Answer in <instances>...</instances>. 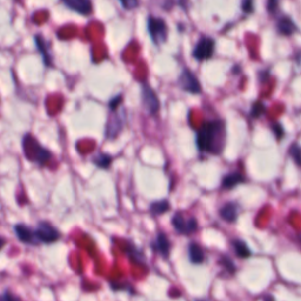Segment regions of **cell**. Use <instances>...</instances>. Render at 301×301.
Listing matches in <instances>:
<instances>
[{
	"instance_id": "21",
	"label": "cell",
	"mask_w": 301,
	"mask_h": 301,
	"mask_svg": "<svg viewBox=\"0 0 301 301\" xmlns=\"http://www.w3.org/2000/svg\"><path fill=\"white\" fill-rule=\"evenodd\" d=\"M290 155L292 156L297 165L301 166V147L298 144H293L290 147Z\"/></svg>"
},
{
	"instance_id": "30",
	"label": "cell",
	"mask_w": 301,
	"mask_h": 301,
	"mask_svg": "<svg viewBox=\"0 0 301 301\" xmlns=\"http://www.w3.org/2000/svg\"><path fill=\"white\" fill-rule=\"evenodd\" d=\"M299 241H300V242H301V234H300V235H299Z\"/></svg>"
},
{
	"instance_id": "19",
	"label": "cell",
	"mask_w": 301,
	"mask_h": 301,
	"mask_svg": "<svg viewBox=\"0 0 301 301\" xmlns=\"http://www.w3.org/2000/svg\"><path fill=\"white\" fill-rule=\"evenodd\" d=\"M93 162L98 167L100 168H107L108 166L111 165L112 162V158L108 154H105V153H100L97 156L93 158Z\"/></svg>"
},
{
	"instance_id": "8",
	"label": "cell",
	"mask_w": 301,
	"mask_h": 301,
	"mask_svg": "<svg viewBox=\"0 0 301 301\" xmlns=\"http://www.w3.org/2000/svg\"><path fill=\"white\" fill-rule=\"evenodd\" d=\"M213 51H214V40L208 37H203L199 41H198V44L195 45L193 50V57L194 59L199 60V62L205 59H210V58L212 57Z\"/></svg>"
},
{
	"instance_id": "27",
	"label": "cell",
	"mask_w": 301,
	"mask_h": 301,
	"mask_svg": "<svg viewBox=\"0 0 301 301\" xmlns=\"http://www.w3.org/2000/svg\"><path fill=\"white\" fill-rule=\"evenodd\" d=\"M253 2L252 1H244L242 2V11L245 13H252L253 12Z\"/></svg>"
},
{
	"instance_id": "26",
	"label": "cell",
	"mask_w": 301,
	"mask_h": 301,
	"mask_svg": "<svg viewBox=\"0 0 301 301\" xmlns=\"http://www.w3.org/2000/svg\"><path fill=\"white\" fill-rule=\"evenodd\" d=\"M121 5H123V7H125V9H133L134 7H137L138 5H139V2L138 1H127V0H121Z\"/></svg>"
},
{
	"instance_id": "5",
	"label": "cell",
	"mask_w": 301,
	"mask_h": 301,
	"mask_svg": "<svg viewBox=\"0 0 301 301\" xmlns=\"http://www.w3.org/2000/svg\"><path fill=\"white\" fill-rule=\"evenodd\" d=\"M178 84L180 86L181 89H184V91L186 92H190V93L199 94L201 92V86L199 80H198L197 76L193 75V72L187 69H185L180 75V76H179Z\"/></svg>"
},
{
	"instance_id": "3",
	"label": "cell",
	"mask_w": 301,
	"mask_h": 301,
	"mask_svg": "<svg viewBox=\"0 0 301 301\" xmlns=\"http://www.w3.org/2000/svg\"><path fill=\"white\" fill-rule=\"evenodd\" d=\"M147 30L153 43L155 45L164 44L167 40V25L164 19L150 15L147 19Z\"/></svg>"
},
{
	"instance_id": "25",
	"label": "cell",
	"mask_w": 301,
	"mask_h": 301,
	"mask_svg": "<svg viewBox=\"0 0 301 301\" xmlns=\"http://www.w3.org/2000/svg\"><path fill=\"white\" fill-rule=\"evenodd\" d=\"M1 301H20L17 297L13 296L9 291H5L1 296Z\"/></svg>"
},
{
	"instance_id": "17",
	"label": "cell",
	"mask_w": 301,
	"mask_h": 301,
	"mask_svg": "<svg viewBox=\"0 0 301 301\" xmlns=\"http://www.w3.org/2000/svg\"><path fill=\"white\" fill-rule=\"evenodd\" d=\"M233 248H234L236 255L239 258L245 259L251 257V249L248 248V246L242 240H234L233 241Z\"/></svg>"
},
{
	"instance_id": "2",
	"label": "cell",
	"mask_w": 301,
	"mask_h": 301,
	"mask_svg": "<svg viewBox=\"0 0 301 301\" xmlns=\"http://www.w3.org/2000/svg\"><path fill=\"white\" fill-rule=\"evenodd\" d=\"M22 147H24L25 156H26L30 161L37 162V164L41 166L47 164V162L50 161V159L52 158V154L50 153V150L44 149L32 136H26L24 138Z\"/></svg>"
},
{
	"instance_id": "24",
	"label": "cell",
	"mask_w": 301,
	"mask_h": 301,
	"mask_svg": "<svg viewBox=\"0 0 301 301\" xmlns=\"http://www.w3.org/2000/svg\"><path fill=\"white\" fill-rule=\"evenodd\" d=\"M272 129H273L275 137H277L278 139H281V138H283V136H284V129H283V126H281V125L279 123H275L273 125V126H272Z\"/></svg>"
},
{
	"instance_id": "9",
	"label": "cell",
	"mask_w": 301,
	"mask_h": 301,
	"mask_svg": "<svg viewBox=\"0 0 301 301\" xmlns=\"http://www.w3.org/2000/svg\"><path fill=\"white\" fill-rule=\"evenodd\" d=\"M14 232L15 234H17L18 239L20 240L21 242H24V244H37L38 239L36 233L31 228H28L26 225H24V224H17V225L14 226Z\"/></svg>"
},
{
	"instance_id": "23",
	"label": "cell",
	"mask_w": 301,
	"mask_h": 301,
	"mask_svg": "<svg viewBox=\"0 0 301 301\" xmlns=\"http://www.w3.org/2000/svg\"><path fill=\"white\" fill-rule=\"evenodd\" d=\"M223 264L224 267L226 268L227 271L230 272V273H234L235 272V266L234 264H233V261L230 260V259L228 257H223L222 258V261H220Z\"/></svg>"
},
{
	"instance_id": "29",
	"label": "cell",
	"mask_w": 301,
	"mask_h": 301,
	"mask_svg": "<svg viewBox=\"0 0 301 301\" xmlns=\"http://www.w3.org/2000/svg\"><path fill=\"white\" fill-rule=\"evenodd\" d=\"M278 8V2L277 1H268L267 2V11L270 13H274Z\"/></svg>"
},
{
	"instance_id": "16",
	"label": "cell",
	"mask_w": 301,
	"mask_h": 301,
	"mask_svg": "<svg viewBox=\"0 0 301 301\" xmlns=\"http://www.w3.org/2000/svg\"><path fill=\"white\" fill-rule=\"evenodd\" d=\"M34 40H36L37 44V49L39 50V52L41 53V56L44 58V62L47 66H52V59H51V56L49 53V49L46 47V43L43 40V38L39 34L34 36Z\"/></svg>"
},
{
	"instance_id": "12",
	"label": "cell",
	"mask_w": 301,
	"mask_h": 301,
	"mask_svg": "<svg viewBox=\"0 0 301 301\" xmlns=\"http://www.w3.org/2000/svg\"><path fill=\"white\" fill-rule=\"evenodd\" d=\"M220 217L228 223L235 222L238 218V206L234 203H227L220 210Z\"/></svg>"
},
{
	"instance_id": "31",
	"label": "cell",
	"mask_w": 301,
	"mask_h": 301,
	"mask_svg": "<svg viewBox=\"0 0 301 301\" xmlns=\"http://www.w3.org/2000/svg\"><path fill=\"white\" fill-rule=\"evenodd\" d=\"M197 301H207V300H197Z\"/></svg>"
},
{
	"instance_id": "11",
	"label": "cell",
	"mask_w": 301,
	"mask_h": 301,
	"mask_svg": "<svg viewBox=\"0 0 301 301\" xmlns=\"http://www.w3.org/2000/svg\"><path fill=\"white\" fill-rule=\"evenodd\" d=\"M152 247L154 248L155 251L159 253V254H161L162 257H164L165 259L168 258L169 248H171V244H169L167 236H166L165 233H162V232L158 233L155 241L153 242Z\"/></svg>"
},
{
	"instance_id": "15",
	"label": "cell",
	"mask_w": 301,
	"mask_h": 301,
	"mask_svg": "<svg viewBox=\"0 0 301 301\" xmlns=\"http://www.w3.org/2000/svg\"><path fill=\"white\" fill-rule=\"evenodd\" d=\"M188 255H190V260L193 264H201L205 260V253L203 248L200 247L198 244L192 242L188 247Z\"/></svg>"
},
{
	"instance_id": "10",
	"label": "cell",
	"mask_w": 301,
	"mask_h": 301,
	"mask_svg": "<svg viewBox=\"0 0 301 301\" xmlns=\"http://www.w3.org/2000/svg\"><path fill=\"white\" fill-rule=\"evenodd\" d=\"M64 4L70 9L78 12L80 14L86 15L92 12V2L88 0H65Z\"/></svg>"
},
{
	"instance_id": "4",
	"label": "cell",
	"mask_w": 301,
	"mask_h": 301,
	"mask_svg": "<svg viewBox=\"0 0 301 301\" xmlns=\"http://www.w3.org/2000/svg\"><path fill=\"white\" fill-rule=\"evenodd\" d=\"M172 224L174 229L184 235L192 234L198 229V223L195 218H185L182 213H175L172 219Z\"/></svg>"
},
{
	"instance_id": "6",
	"label": "cell",
	"mask_w": 301,
	"mask_h": 301,
	"mask_svg": "<svg viewBox=\"0 0 301 301\" xmlns=\"http://www.w3.org/2000/svg\"><path fill=\"white\" fill-rule=\"evenodd\" d=\"M37 239L39 241L44 242V244H52V242L57 241L60 238L59 230L51 225L47 222H41L38 224L36 229Z\"/></svg>"
},
{
	"instance_id": "18",
	"label": "cell",
	"mask_w": 301,
	"mask_h": 301,
	"mask_svg": "<svg viewBox=\"0 0 301 301\" xmlns=\"http://www.w3.org/2000/svg\"><path fill=\"white\" fill-rule=\"evenodd\" d=\"M169 210V204L166 200H160L155 201V203L150 204V211L152 212L153 216H160V214H164Z\"/></svg>"
},
{
	"instance_id": "1",
	"label": "cell",
	"mask_w": 301,
	"mask_h": 301,
	"mask_svg": "<svg viewBox=\"0 0 301 301\" xmlns=\"http://www.w3.org/2000/svg\"><path fill=\"white\" fill-rule=\"evenodd\" d=\"M226 130L222 120L206 121L197 133V146L203 152L220 154L225 147Z\"/></svg>"
},
{
	"instance_id": "13",
	"label": "cell",
	"mask_w": 301,
	"mask_h": 301,
	"mask_svg": "<svg viewBox=\"0 0 301 301\" xmlns=\"http://www.w3.org/2000/svg\"><path fill=\"white\" fill-rule=\"evenodd\" d=\"M277 28L280 34L283 36H292L294 32L297 31V26L290 18L284 17L280 18L277 22Z\"/></svg>"
},
{
	"instance_id": "28",
	"label": "cell",
	"mask_w": 301,
	"mask_h": 301,
	"mask_svg": "<svg viewBox=\"0 0 301 301\" xmlns=\"http://www.w3.org/2000/svg\"><path fill=\"white\" fill-rule=\"evenodd\" d=\"M121 99H123V97H121V95H117V97L112 99L111 102H110V107H111V108H113V110H115V108L118 107V105L120 104Z\"/></svg>"
},
{
	"instance_id": "20",
	"label": "cell",
	"mask_w": 301,
	"mask_h": 301,
	"mask_svg": "<svg viewBox=\"0 0 301 301\" xmlns=\"http://www.w3.org/2000/svg\"><path fill=\"white\" fill-rule=\"evenodd\" d=\"M127 252V255H129L130 259L134 262H138V264H142V262H144V255L143 253L139 251V249L134 247L133 245H130L129 248L126 249Z\"/></svg>"
},
{
	"instance_id": "7",
	"label": "cell",
	"mask_w": 301,
	"mask_h": 301,
	"mask_svg": "<svg viewBox=\"0 0 301 301\" xmlns=\"http://www.w3.org/2000/svg\"><path fill=\"white\" fill-rule=\"evenodd\" d=\"M142 100L144 107L149 111L150 114H155L160 108V101L156 97L155 92L147 84H143L142 86Z\"/></svg>"
},
{
	"instance_id": "22",
	"label": "cell",
	"mask_w": 301,
	"mask_h": 301,
	"mask_svg": "<svg viewBox=\"0 0 301 301\" xmlns=\"http://www.w3.org/2000/svg\"><path fill=\"white\" fill-rule=\"evenodd\" d=\"M265 110H266V108L264 106V104H261V102H255V104L252 106L251 117H253V118H259V117H260V115L264 114Z\"/></svg>"
},
{
	"instance_id": "14",
	"label": "cell",
	"mask_w": 301,
	"mask_h": 301,
	"mask_svg": "<svg viewBox=\"0 0 301 301\" xmlns=\"http://www.w3.org/2000/svg\"><path fill=\"white\" fill-rule=\"evenodd\" d=\"M245 181L244 175L241 173L234 172V173H229L224 177L223 179V187L227 188V190H230V188L235 187L236 185L241 184V182Z\"/></svg>"
}]
</instances>
